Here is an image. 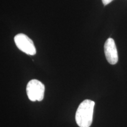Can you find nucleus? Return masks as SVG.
I'll return each mask as SVG.
<instances>
[{
  "label": "nucleus",
  "mask_w": 127,
  "mask_h": 127,
  "mask_svg": "<svg viewBox=\"0 0 127 127\" xmlns=\"http://www.w3.org/2000/svg\"><path fill=\"white\" fill-rule=\"evenodd\" d=\"M95 102L85 99L81 103L75 114V121L79 127H90L93 121Z\"/></svg>",
  "instance_id": "obj_1"
},
{
  "label": "nucleus",
  "mask_w": 127,
  "mask_h": 127,
  "mask_svg": "<svg viewBox=\"0 0 127 127\" xmlns=\"http://www.w3.org/2000/svg\"><path fill=\"white\" fill-rule=\"evenodd\" d=\"M27 94L30 101H41L43 99L45 93V86L37 79L30 81L27 85Z\"/></svg>",
  "instance_id": "obj_2"
},
{
  "label": "nucleus",
  "mask_w": 127,
  "mask_h": 127,
  "mask_svg": "<svg viewBox=\"0 0 127 127\" xmlns=\"http://www.w3.org/2000/svg\"><path fill=\"white\" fill-rule=\"evenodd\" d=\"M15 43L19 50L30 55H34L36 53V48L32 40L26 35L18 34L14 37Z\"/></svg>",
  "instance_id": "obj_3"
},
{
  "label": "nucleus",
  "mask_w": 127,
  "mask_h": 127,
  "mask_svg": "<svg viewBox=\"0 0 127 127\" xmlns=\"http://www.w3.org/2000/svg\"><path fill=\"white\" fill-rule=\"evenodd\" d=\"M104 52L106 59L110 64L114 65L118 63V51L114 39L109 38L105 42Z\"/></svg>",
  "instance_id": "obj_4"
},
{
  "label": "nucleus",
  "mask_w": 127,
  "mask_h": 127,
  "mask_svg": "<svg viewBox=\"0 0 127 127\" xmlns=\"http://www.w3.org/2000/svg\"><path fill=\"white\" fill-rule=\"evenodd\" d=\"M112 1H114V0H102L103 4H104V5H107L109 4V3L112 2Z\"/></svg>",
  "instance_id": "obj_5"
}]
</instances>
